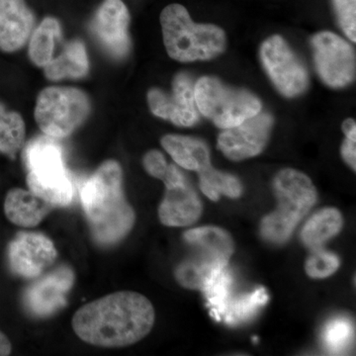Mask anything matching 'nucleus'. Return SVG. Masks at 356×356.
<instances>
[{"instance_id":"obj_1","label":"nucleus","mask_w":356,"mask_h":356,"mask_svg":"<svg viewBox=\"0 0 356 356\" xmlns=\"http://www.w3.org/2000/svg\"><path fill=\"white\" fill-rule=\"evenodd\" d=\"M154 309L140 293L120 291L86 304L72 318L83 341L102 348H123L140 341L154 324Z\"/></svg>"},{"instance_id":"obj_2","label":"nucleus","mask_w":356,"mask_h":356,"mask_svg":"<svg viewBox=\"0 0 356 356\" xmlns=\"http://www.w3.org/2000/svg\"><path fill=\"white\" fill-rule=\"evenodd\" d=\"M122 181L120 165L107 161L81 186V205L99 245L120 242L135 224V212L124 196Z\"/></svg>"},{"instance_id":"obj_3","label":"nucleus","mask_w":356,"mask_h":356,"mask_svg":"<svg viewBox=\"0 0 356 356\" xmlns=\"http://www.w3.org/2000/svg\"><path fill=\"white\" fill-rule=\"evenodd\" d=\"M166 51L181 63L209 60L226 50V33L219 26L198 24L180 4H170L161 14Z\"/></svg>"},{"instance_id":"obj_4","label":"nucleus","mask_w":356,"mask_h":356,"mask_svg":"<svg viewBox=\"0 0 356 356\" xmlns=\"http://www.w3.org/2000/svg\"><path fill=\"white\" fill-rule=\"evenodd\" d=\"M277 207L262 219L261 234L274 245L286 243L297 225L317 202L315 185L305 173L284 168L273 179Z\"/></svg>"},{"instance_id":"obj_5","label":"nucleus","mask_w":356,"mask_h":356,"mask_svg":"<svg viewBox=\"0 0 356 356\" xmlns=\"http://www.w3.org/2000/svg\"><path fill=\"white\" fill-rule=\"evenodd\" d=\"M184 238L194 252L177 266L175 278L188 289H206L228 266L234 254L233 238L214 226L189 229Z\"/></svg>"},{"instance_id":"obj_6","label":"nucleus","mask_w":356,"mask_h":356,"mask_svg":"<svg viewBox=\"0 0 356 356\" xmlns=\"http://www.w3.org/2000/svg\"><path fill=\"white\" fill-rule=\"evenodd\" d=\"M30 191L54 207H65L74 198V184L65 170L62 147L51 137L31 140L24 151Z\"/></svg>"},{"instance_id":"obj_7","label":"nucleus","mask_w":356,"mask_h":356,"mask_svg":"<svg viewBox=\"0 0 356 356\" xmlns=\"http://www.w3.org/2000/svg\"><path fill=\"white\" fill-rule=\"evenodd\" d=\"M196 106L217 127H235L261 111L257 96L245 89L229 88L220 79L203 76L194 86Z\"/></svg>"},{"instance_id":"obj_8","label":"nucleus","mask_w":356,"mask_h":356,"mask_svg":"<svg viewBox=\"0 0 356 356\" xmlns=\"http://www.w3.org/2000/svg\"><path fill=\"white\" fill-rule=\"evenodd\" d=\"M90 105L83 91L72 88H48L40 93L35 118L40 129L51 138H65L88 116Z\"/></svg>"},{"instance_id":"obj_9","label":"nucleus","mask_w":356,"mask_h":356,"mask_svg":"<svg viewBox=\"0 0 356 356\" xmlns=\"http://www.w3.org/2000/svg\"><path fill=\"white\" fill-rule=\"evenodd\" d=\"M259 55L267 76L281 95L292 98L305 92L310 83L308 70L282 37L267 38Z\"/></svg>"},{"instance_id":"obj_10","label":"nucleus","mask_w":356,"mask_h":356,"mask_svg":"<svg viewBox=\"0 0 356 356\" xmlns=\"http://www.w3.org/2000/svg\"><path fill=\"white\" fill-rule=\"evenodd\" d=\"M314 62L323 83L343 88L355 79V53L350 44L332 32H320L311 39Z\"/></svg>"},{"instance_id":"obj_11","label":"nucleus","mask_w":356,"mask_h":356,"mask_svg":"<svg viewBox=\"0 0 356 356\" xmlns=\"http://www.w3.org/2000/svg\"><path fill=\"white\" fill-rule=\"evenodd\" d=\"M165 194L159 208L161 222L168 227L191 226L202 215V203L184 173L168 165L163 179Z\"/></svg>"},{"instance_id":"obj_12","label":"nucleus","mask_w":356,"mask_h":356,"mask_svg":"<svg viewBox=\"0 0 356 356\" xmlns=\"http://www.w3.org/2000/svg\"><path fill=\"white\" fill-rule=\"evenodd\" d=\"M273 122L270 114L261 111L235 127L225 129L218 137V149L234 161L259 156L266 149Z\"/></svg>"},{"instance_id":"obj_13","label":"nucleus","mask_w":356,"mask_h":356,"mask_svg":"<svg viewBox=\"0 0 356 356\" xmlns=\"http://www.w3.org/2000/svg\"><path fill=\"white\" fill-rule=\"evenodd\" d=\"M147 102L154 115L180 127H191L199 121L193 81L188 74L175 76L172 95H166L161 89H151L147 93Z\"/></svg>"},{"instance_id":"obj_14","label":"nucleus","mask_w":356,"mask_h":356,"mask_svg":"<svg viewBox=\"0 0 356 356\" xmlns=\"http://www.w3.org/2000/svg\"><path fill=\"white\" fill-rule=\"evenodd\" d=\"M74 283V271L67 266H60L50 273L42 274L26 289V309L35 317L40 318L57 313L67 304V294Z\"/></svg>"},{"instance_id":"obj_15","label":"nucleus","mask_w":356,"mask_h":356,"mask_svg":"<svg viewBox=\"0 0 356 356\" xmlns=\"http://www.w3.org/2000/svg\"><path fill=\"white\" fill-rule=\"evenodd\" d=\"M57 255L53 242L43 234L21 232L9 243V266L21 277H39L55 262Z\"/></svg>"},{"instance_id":"obj_16","label":"nucleus","mask_w":356,"mask_h":356,"mask_svg":"<svg viewBox=\"0 0 356 356\" xmlns=\"http://www.w3.org/2000/svg\"><path fill=\"white\" fill-rule=\"evenodd\" d=\"M127 7L121 0H105L96 13L93 30L100 43L116 58L127 55L130 40Z\"/></svg>"},{"instance_id":"obj_17","label":"nucleus","mask_w":356,"mask_h":356,"mask_svg":"<svg viewBox=\"0 0 356 356\" xmlns=\"http://www.w3.org/2000/svg\"><path fill=\"white\" fill-rule=\"evenodd\" d=\"M34 18L24 0H0V49H20L32 31Z\"/></svg>"},{"instance_id":"obj_18","label":"nucleus","mask_w":356,"mask_h":356,"mask_svg":"<svg viewBox=\"0 0 356 356\" xmlns=\"http://www.w3.org/2000/svg\"><path fill=\"white\" fill-rule=\"evenodd\" d=\"M54 206L32 191L14 188L7 193L4 212L7 219L17 226L32 228L42 222Z\"/></svg>"},{"instance_id":"obj_19","label":"nucleus","mask_w":356,"mask_h":356,"mask_svg":"<svg viewBox=\"0 0 356 356\" xmlns=\"http://www.w3.org/2000/svg\"><path fill=\"white\" fill-rule=\"evenodd\" d=\"M163 149L178 165L202 172L211 165L209 147L203 140L180 135H166L161 139Z\"/></svg>"},{"instance_id":"obj_20","label":"nucleus","mask_w":356,"mask_h":356,"mask_svg":"<svg viewBox=\"0 0 356 356\" xmlns=\"http://www.w3.org/2000/svg\"><path fill=\"white\" fill-rule=\"evenodd\" d=\"M343 217L337 208L318 211L306 222L301 231L302 242L312 250L322 248L327 241L343 229Z\"/></svg>"},{"instance_id":"obj_21","label":"nucleus","mask_w":356,"mask_h":356,"mask_svg":"<svg viewBox=\"0 0 356 356\" xmlns=\"http://www.w3.org/2000/svg\"><path fill=\"white\" fill-rule=\"evenodd\" d=\"M88 69L86 48L79 41L70 42L60 57L44 65L46 76L51 81L65 77H83L88 74Z\"/></svg>"},{"instance_id":"obj_22","label":"nucleus","mask_w":356,"mask_h":356,"mask_svg":"<svg viewBox=\"0 0 356 356\" xmlns=\"http://www.w3.org/2000/svg\"><path fill=\"white\" fill-rule=\"evenodd\" d=\"M198 175L201 191L210 200L218 201L221 195L229 198H238L242 195V184L229 173L220 172L211 165Z\"/></svg>"},{"instance_id":"obj_23","label":"nucleus","mask_w":356,"mask_h":356,"mask_svg":"<svg viewBox=\"0 0 356 356\" xmlns=\"http://www.w3.org/2000/svg\"><path fill=\"white\" fill-rule=\"evenodd\" d=\"M60 24L55 18L47 17L33 35L30 43V57L39 67H44L53 60L55 41L60 37Z\"/></svg>"},{"instance_id":"obj_24","label":"nucleus","mask_w":356,"mask_h":356,"mask_svg":"<svg viewBox=\"0 0 356 356\" xmlns=\"http://www.w3.org/2000/svg\"><path fill=\"white\" fill-rule=\"evenodd\" d=\"M25 125L19 114L7 111L0 104V152L14 156L22 147Z\"/></svg>"},{"instance_id":"obj_25","label":"nucleus","mask_w":356,"mask_h":356,"mask_svg":"<svg viewBox=\"0 0 356 356\" xmlns=\"http://www.w3.org/2000/svg\"><path fill=\"white\" fill-rule=\"evenodd\" d=\"M341 266L339 257L322 248L314 250L305 264V271L309 277L324 280L336 273Z\"/></svg>"},{"instance_id":"obj_26","label":"nucleus","mask_w":356,"mask_h":356,"mask_svg":"<svg viewBox=\"0 0 356 356\" xmlns=\"http://www.w3.org/2000/svg\"><path fill=\"white\" fill-rule=\"evenodd\" d=\"M337 21L351 42L356 41V0H332Z\"/></svg>"},{"instance_id":"obj_27","label":"nucleus","mask_w":356,"mask_h":356,"mask_svg":"<svg viewBox=\"0 0 356 356\" xmlns=\"http://www.w3.org/2000/svg\"><path fill=\"white\" fill-rule=\"evenodd\" d=\"M353 336V325L344 318H337L327 325L324 339L327 346L332 350L343 348Z\"/></svg>"},{"instance_id":"obj_28","label":"nucleus","mask_w":356,"mask_h":356,"mask_svg":"<svg viewBox=\"0 0 356 356\" xmlns=\"http://www.w3.org/2000/svg\"><path fill=\"white\" fill-rule=\"evenodd\" d=\"M143 163H144L145 170L151 177L161 180L165 177L168 168L165 156L156 149L149 151L145 154Z\"/></svg>"},{"instance_id":"obj_29","label":"nucleus","mask_w":356,"mask_h":356,"mask_svg":"<svg viewBox=\"0 0 356 356\" xmlns=\"http://www.w3.org/2000/svg\"><path fill=\"white\" fill-rule=\"evenodd\" d=\"M356 140L348 139L346 138L341 145V156L346 163L353 168V170H356Z\"/></svg>"},{"instance_id":"obj_30","label":"nucleus","mask_w":356,"mask_h":356,"mask_svg":"<svg viewBox=\"0 0 356 356\" xmlns=\"http://www.w3.org/2000/svg\"><path fill=\"white\" fill-rule=\"evenodd\" d=\"M343 131L346 138L356 140V123L353 119H346L343 121Z\"/></svg>"},{"instance_id":"obj_31","label":"nucleus","mask_w":356,"mask_h":356,"mask_svg":"<svg viewBox=\"0 0 356 356\" xmlns=\"http://www.w3.org/2000/svg\"><path fill=\"white\" fill-rule=\"evenodd\" d=\"M11 343L3 332H0V356L9 355L11 353Z\"/></svg>"}]
</instances>
